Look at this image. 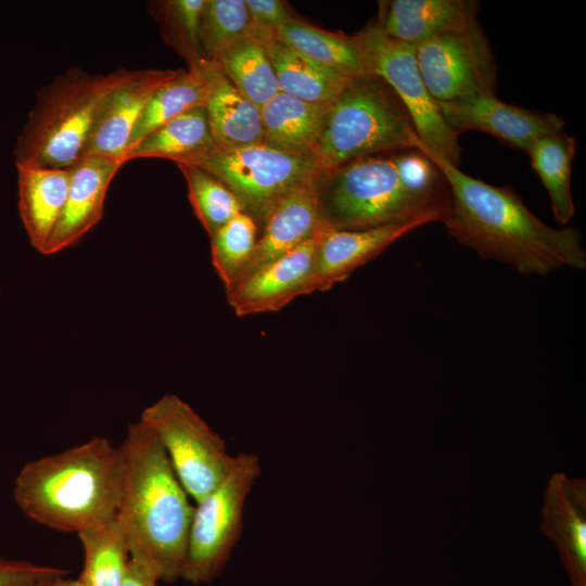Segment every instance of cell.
<instances>
[{
  "label": "cell",
  "instance_id": "cell-1",
  "mask_svg": "<svg viewBox=\"0 0 586 586\" xmlns=\"http://www.w3.org/2000/svg\"><path fill=\"white\" fill-rule=\"evenodd\" d=\"M421 150L442 171L450 189V208L443 224L460 244L486 259L507 264L522 275L586 267L581 232L553 228L538 219L510 186H493L458 166Z\"/></svg>",
  "mask_w": 586,
  "mask_h": 586
},
{
  "label": "cell",
  "instance_id": "cell-2",
  "mask_svg": "<svg viewBox=\"0 0 586 586\" xmlns=\"http://www.w3.org/2000/svg\"><path fill=\"white\" fill-rule=\"evenodd\" d=\"M123 487L116 521L130 558L158 581L181 578L194 506L154 435L141 421L119 446Z\"/></svg>",
  "mask_w": 586,
  "mask_h": 586
},
{
  "label": "cell",
  "instance_id": "cell-3",
  "mask_svg": "<svg viewBox=\"0 0 586 586\" xmlns=\"http://www.w3.org/2000/svg\"><path fill=\"white\" fill-rule=\"evenodd\" d=\"M123 474L119 446L93 436L26 462L14 480L13 498L31 521L78 534L116 517Z\"/></svg>",
  "mask_w": 586,
  "mask_h": 586
},
{
  "label": "cell",
  "instance_id": "cell-4",
  "mask_svg": "<svg viewBox=\"0 0 586 586\" xmlns=\"http://www.w3.org/2000/svg\"><path fill=\"white\" fill-rule=\"evenodd\" d=\"M71 67L42 88L13 149L16 166L71 168L84 155L105 97L128 75Z\"/></svg>",
  "mask_w": 586,
  "mask_h": 586
},
{
  "label": "cell",
  "instance_id": "cell-5",
  "mask_svg": "<svg viewBox=\"0 0 586 586\" xmlns=\"http://www.w3.org/2000/svg\"><path fill=\"white\" fill-rule=\"evenodd\" d=\"M421 140L394 91L378 76L355 77L330 103L314 152L321 173L349 161L407 149Z\"/></svg>",
  "mask_w": 586,
  "mask_h": 586
},
{
  "label": "cell",
  "instance_id": "cell-6",
  "mask_svg": "<svg viewBox=\"0 0 586 586\" xmlns=\"http://www.w3.org/2000/svg\"><path fill=\"white\" fill-rule=\"evenodd\" d=\"M321 218L332 229L354 230L387 222L426 219L438 213L403 186L392 153L349 161L318 178Z\"/></svg>",
  "mask_w": 586,
  "mask_h": 586
},
{
  "label": "cell",
  "instance_id": "cell-7",
  "mask_svg": "<svg viewBox=\"0 0 586 586\" xmlns=\"http://www.w3.org/2000/svg\"><path fill=\"white\" fill-rule=\"evenodd\" d=\"M260 475L258 455H234L218 485L195 502L181 578L199 585L221 574L242 535L246 499Z\"/></svg>",
  "mask_w": 586,
  "mask_h": 586
},
{
  "label": "cell",
  "instance_id": "cell-8",
  "mask_svg": "<svg viewBox=\"0 0 586 586\" xmlns=\"http://www.w3.org/2000/svg\"><path fill=\"white\" fill-rule=\"evenodd\" d=\"M139 421L154 433L195 502L218 485L233 461L222 437L175 394H166L144 408Z\"/></svg>",
  "mask_w": 586,
  "mask_h": 586
},
{
  "label": "cell",
  "instance_id": "cell-9",
  "mask_svg": "<svg viewBox=\"0 0 586 586\" xmlns=\"http://www.w3.org/2000/svg\"><path fill=\"white\" fill-rule=\"evenodd\" d=\"M358 35L370 73L381 78L403 103L421 145L459 167V133L445 122L437 101L425 86L416 60L415 44L387 36L375 24Z\"/></svg>",
  "mask_w": 586,
  "mask_h": 586
},
{
  "label": "cell",
  "instance_id": "cell-10",
  "mask_svg": "<svg viewBox=\"0 0 586 586\" xmlns=\"http://www.w3.org/2000/svg\"><path fill=\"white\" fill-rule=\"evenodd\" d=\"M199 166L225 182L260 225L281 198L322 174L314 155L282 151L263 142L219 150Z\"/></svg>",
  "mask_w": 586,
  "mask_h": 586
},
{
  "label": "cell",
  "instance_id": "cell-11",
  "mask_svg": "<svg viewBox=\"0 0 586 586\" xmlns=\"http://www.w3.org/2000/svg\"><path fill=\"white\" fill-rule=\"evenodd\" d=\"M419 71L436 101L495 94L497 68L480 22L415 44Z\"/></svg>",
  "mask_w": 586,
  "mask_h": 586
},
{
  "label": "cell",
  "instance_id": "cell-12",
  "mask_svg": "<svg viewBox=\"0 0 586 586\" xmlns=\"http://www.w3.org/2000/svg\"><path fill=\"white\" fill-rule=\"evenodd\" d=\"M437 104L445 122L459 135L466 130L482 131L524 152L538 138L564 129L560 116L509 104L495 94L437 101Z\"/></svg>",
  "mask_w": 586,
  "mask_h": 586
},
{
  "label": "cell",
  "instance_id": "cell-13",
  "mask_svg": "<svg viewBox=\"0 0 586 586\" xmlns=\"http://www.w3.org/2000/svg\"><path fill=\"white\" fill-rule=\"evenodd\" d=\"M324 227L296 249L265 264L226 291L229 305L240 317L278 311L293 300L308 295L317 249Z\"/></svg>",
  "mask_w": 586,
  "mask_h": 586
},
{
  "label": "cell",
  "instance_id": "cell-14",
  "mask_svg": "<svg viewBox=\"0 0 586 586\" xmlns=\"http://www.w3.org/2000/svg\"><path fill=\"white\" fill-rule=\"evenodd\" d=\"M177 72L130 69L103 100L82 156L98 155L126 163L131 135L145 105L155 90Z\"/></svg>",
  "mask_w": 586,
  "mask_h": 586
},
{
  "label": "cell",
  "instance_id": "cell-15",
  "mask_svg": "<svg viewBox=\"0 0 586 586\" xmlns=\"http://www.w3.org/2000/svg\"><path fill=\"white\" fill-rule=\"evenodd\" d=\"M426 224L431 222L409 219L354 230L326 228L317 249L308 294L328 291L343 282L399 238Z\"/></svg>",
  "mask_w": 586,
  "mask_h": 586
},
{
  "label": "cell",
  "instance_id": "cell-16",
  "mask_svg": "<svg viewBox=\"0 0 586 586\" xmlns=\"http://www.w3.org/2000/svg\"><path fill=\"white\" fill-rule=\"evenodd\" d=\"M542 533L553 542L571 586H586V481L553 473L546 486Z\"/></svg>",
  "mask_w": 586,
  "mask_h": 586
},
{
  "label": "cell",
  "instance_id": "cell-17",
  "mask_svg": "<svg viewBox=\"0 0 586 586\" xmlns=\"http://www.w3.org/2000/svg\"><path fill=\"white\" fill-rule=\"evenodd\" d=\"M125 163L110 157L82 156L73 167L64 209L42 255L77 245L101 220L109 187Z\"/></svg>",
  "mask_w": 586,
  "mask_h": 586
},
{
  "label": "cell",
  "instance_id": "cell-18",
  "mask_svg": "<svg viewBox=\"0 0 586 586\" xmlns=\"http://www.w3.org/2000/svg\"><path fill=\"white\" fill-rule=\"evenodd\" d=\"M318 178L294 188L270 209L254 252L234 284L328 227L321 218Z\"/></svg>",
  "mask_w": 586,
  "mask_h": 586
},
{
  "label": "cell",
  "instance_id": "cell-19",
  "mask_svg": "<svg viewBox=\"0 0 586 586\" xmlns=\"http://www.w3.org/2000/svg\"><path fill=\"white\" fill-rule=\"evenodd\" d=\"M479 8L474 0L380 1L375 25L394 39L417 44L434 35L477 23Z\"/></svg>",
  "mask_w": 586,
  "mask_h": 586
},
{
  "label": "cell",
  "instance_id": "cell-20",
  "mask_svg": "<svg viewBox=\"0 0 586 586\" xmlns=\"http://www.w3.org/2000/svg\"><path fill=\"white\" fill-rule=\"evenodd\" d=\"M204 107L219 150L263 142L260 107L243 95L214 61H208V93Z\"/></svg>",
  "mask_w": 586,
  "mask_h": 586
},
{
  "label": "cell",
  "instance_id": "cell-21",
  "mask_svg": "<svg viewBox=\"0 0 586 586\" xmlns=\"http://www.w3.org/2000/svg\"><path fill=\"white\" fill-rule=\"evenodd\" d=\"M16 168L20 216L30 244L43 254L64 209L72 167Z\"/></svg>",
  "mask_w": 586,
  "mask_h": 586
},
{
  "label": "cell",
  "instance_id": "cell-22",
  "mask_svg": "<svg viewBox=\"0 0 586 586\" xmlns=\"http://www.w3.org/2000/svg\"><path fill=\"white\" fill-rule=\"evenodd\" d=\"M217 151L206 110L196 106L150 132L127 151L125 160L160 157L199 166Z\"/></svg>",
  "mask_w": 586,
  "mask_h": 586
},
{
  "label": "cell",
  "instance_id": "cell-23",
  "mask_svg": "<svg viewBox=\"0 0 586 586\" xmlns=\"http://www.w3.org/2000/svg\"><path fill=\"white\" fill-rule=\"evenodd\" d=\"M258 31L264 38L279 92L306 102L330 104L355 78L302 55L280 41L275 31Z\"/></svg>",
  "mask_w": 586,
  "mask_h": 586
},
{
  "label": "cell",
  "instance_id": "cell-24",
  "mask_svg": "<svg viewBox=\"0 0 586 586\" xmlns=\"http://www.w3.org/2000/svg\"><path fill=\"white\" fill-rule=\"evenodd\" d=\"M329 105L278 92L260 107L263 143L291 153L314 155Z\"/></svg>",
  "mask_w": 586,
  "mask_h": 586
},
{
  "label": "cell",
  "instance_id": "cell-25",
  "mask_svg": "<svg viewBox=\"0 0 586 586\" xmlns=\"http://www.w3.org/2000/svg\"><path fill=\"white\" fill-rule=\"evenodd\" d=\"M275 35L284 44L323 67L351 77L372 75L358 34L347 36L330 33L293 20L279 26Z\"/></svg>",
  "mask_w": 586,
  "mask_h": 586
},
{
  "label": "cell",
  "instance_id": "cell-26",
  "mask_svg": "<svg viewBox=\"0 0 586 586\" xmlns=\"http://www.w3.org/2000/svg\"><path fill=\"white\" fill-rule=\"evenodd\" d=\"M207 93V60L192 63L186 71H178L150 98L133 129L128 150L165 123L193 107L204 106Z\"/></svg>",
  "mask_w": 586,
  "mask_h": 586
},
{
  "label": "cell",
  "instance_id": "cell-27",
  "mask_svg": "<svg viewBox=\"0 0 586 586\" xmlns=\"http://www.w3.org/2000/svg\"><path fill=\"white\" fill-rule=\"evenodd\" d=\"M214 62L237 89L258 107L279 92L264 38L252 26L226 47Z\"/></svg>",
  "mask_w": 586,
  "mask_h": 586
},
{
  "label": "cell",
  "instance_id": "cell-28",
  "mask_svg": "<svg viewBox=\"0 0 586 586\" xmlns=\"http://www.w3.org/2000/svg\"><path fill=\"white\" fill-rule=\"evenodd\" d=\"M576 140L563 131L538 138L526 151L531 165L547 190L555 219L566 225L575 215L571 170Z\"/></svg>",
  "mask_w": 586,
  "mask_h": 586
},
{
  "label": "cell",
  "instance_id": "cell-29",
  "mask_svg": "<svg viewBox=\"0 0 586 586\" xmlns=\"http://www.w3.org/2000/svg\"><path fill=\"white\" fill-rule=\"evenodd\" d=\"M77 536L85 557L77 579L84 586H123L130 553L116 517Z\"/></svg>",
  "mask_w": 586,
  "mask_h": 586
},
{
  "label": "cell",
  "instance_id": "cell-30",
  "mask_svg": "<svg viewBox=\"0 0 586 586\" xmlns=\"http://www.w3.org/2000/svg\"><path fill=\"white\" fill-rule=\"evenodd\" d=\"M188 188V199L195 216L208 235L245 207L234 192L219 178L198 165H178Z\"/></svg>",
  "mask_w": 586,
  "mask_h": 586
},
{
  "label": "cell",
  "instance_id": "cell-31",
  "mask_svg": "<svg viewBox=\"0 0 586 586\" xmlns=\"http://www.w3.org/2000/svg\"><path fill=\"white\" fill-rule=\"evenodd\" d=\"M206 0H163L150 3L165 42L188 64L204 60L201 21Z\"/></svg>",
  "mask_w": 586,
  "mask_h": 586
},
{
  "label": "cell",
  "instance_id": "cell-32",
  "mask_svg": "<svg viewBox=\"0 0 586 586\" xmlns=\"http://www.w3.org/2000/svg\"><path fill=\"white\" fill-rule=\"evenodd\" d=\"M257 222L240 213L211 235L212 264L228 291L249 263L258 239Z\"/></svg>",
  "mask_w": 586,
  "mask_h": 586
},
{
  "label": "cell",
  "instance_id": "cell-33",
  "mask_svg": "<svg viewBox=\"0 0 586 586\" xmlns=\"http://www.w3.org/2000/svg\"><path fill=\"white\" fill-rule=\"evenodd\" d=\"M251 26L245 0H206L201 21L203 59L215 61L226 47L247 33Z\"/></svg>",
  "mask_w": 586,
  "mask_h": 586
},
{
  "label": "cell",
  "instance_id": "cell-34",
  "mask_svg": "<svg viewBox=\"0 0 586 586\" xmlns=\"http://www.w3.org/2000/svg\"><path fill=\"white\" fill-rule=\"evenodd\" d=\"M63 569L36 564L25 560H10L0 556V586H22L40 581L64 577Z\"/></svg>",
  "mask_w": 586,
  "mask_h": 586
},
{
  "label": "cell",
  "instance_id": "cell-35",
  "mask_svg": "<svg viewBox=\"0 0 586 586\" xmlns=\"http://www.w3.org/2000/svg\"><path fill=\"white\" fill-rule=\"evenodd\" d=\"M252 27L260 31H275L279 26L295 20L281 0H245Z\"/></svg>",
  "mask_w": 586,
  "mask_h": 586
},
{
  "label": "cell",
  "instance_id": "cell-36",
  "mask_svg": "<svg viewBox=\"0 0 586 586\" xmlns=\"http://www.w3.org/2000/svg\"><path fill=\"white\" fill-rule=\"evenodd\" d=\"M160 581L143 565L129 559L123 586H158Z\"/></svg>",
  "mask_w": 586,
  "mask_h": 586
},
{
  "label": "cell",
  "instance_id": "cell-37",
  "mask_svg": "<svg viewBox=\"0 0 586 586\" xmlns=\"http://www.w3.org/2000/svg\"><path fill=\"white\" fill-rule=\"evenodd\" d=\"M53 586H84L78 579H66L60 577L53 581Z\"/></svg>",
  "mask_w": 586,
  "mask_h": 586
},
{
  "label": "cell",
  "instance_id": "cell-38",
  "mask_svg": "<svg viewBox=\"0 0 586 586\" xmlns=\"http://www.w3.org/2000/svg\"><path fill=\"white\" fill-rule=\"evenodd\" d=\"M58 579V578H56ZM54 581V579H53ZM53 581H40V582H34V583H28V584H25V585H22V586H53Z\"/></svg>",
  "mask_w": 586,
  "mask_h": 586
}]
</instances>
